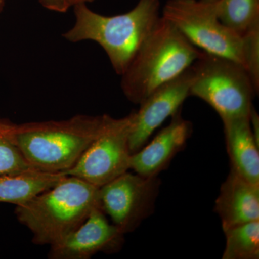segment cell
I'll list each match as a JSON object with an SVG mask.
<instances>
[{
	"mask_svg": "<svg viewBox=\"0 0 259 259\" xmlns=\"http://www.w3.org/2000/svg\"><path fill=\"white\" fill-rule=\"evenodd\" d=\"M38 2L47 9L58 13H66L70 8L66 0H38Z\"/></svg>",
	"mask_w": 259,
	"mask_h": 259,
	"instance_id": "19",
	"label": "cell"
},
{
	"mask_svg": "<svg viewBox=\"0 0 259 259\" xmlns=\"http://www.w3.org/2000/svg\"><path fill=\"white\" fill-rule=\"evenodd\" d=\"M64 176L37 170L0 175V202L20 205L54 187Z\"/></svg>",
	"mask_w": 259,
	"mask_h": 259,
	"instance_id": "14",
	"label": "cell"
},
{
	"mask_svg": "<svg viewBox=\"0 0 259 259\" xmlns=\"http://www.w3.org/2000/svg\"><path fill=\"white\" fill-rule=\"evenodd\" d=\"M245 69L255 90H259V21L242 35Z\"/></svg>",
	"mask_w": 259,
	"mask_h": 259,
	"instance_id": "18",
	"label": "cell"
},
{
	"mask_svg": "<svg viewBox=\"0 0 259 259\" xmlns=\"http://www.w3.org/2000/svg\"><path fill=\"white\" fill-rule=\"evenodd\" d=\"M214 211L221 218L223 231L259 221V186L250 183L231 168L221 185Z\"/></svg>",
	"mask_w": 259,
	"mask_h": 259,
	"instance_id": "12",
	"label": "cell"
},
{
	"mask_svg": "<svg viewBox=\"0 0 259 259\" xmlns=\"http://www.w3.org/2000/svg\"><path fill=\"white\" fill-rule=\"evenodd\" d=\"M218 3V0H168L161 17L199 50L231 59L245 67L242 37L221 23Z\"/></svg>",
	"mask_w": 259,
	"mask_h": 259,
	"instance_id": "6",
	"label": "cell"
},
{
	"mask_svg": "<svg viewBox=\"0 0 259 259\" xmlns=\"http://www.w3.org/2000/svg\"><path fill=\"white\" fill-rule=\"evenodd\" d=\"M161 183L158 177L125 172L100 187L102 209L124 234L131 233L153 214Z\"/></svg>",
	"mask_w": 259,
	"mask_h": 259,
	"instance_id": "8",
	"label": "cell"
},
{
	"mask_svg": "<svg viewBox=\"0 0 259 259\" xmlns=\"http://www.w3.org/2000/svg\"><path fill=\"white\" fill-rule=\"evenodd\" d=\"M124 234L109 222L101 207L94 209L72 233L51 245V259H89L98 253H113L124 244Z\"/></svg>",
	"mask_w": 259,
	"mask_h": 259,
	"instance_id": "10",
	"label": "cell"
},
{
	"mask_svg": "<svg viewBox=\"0 0 259 259\" xmlns=\"http://www.w3.org/2000/svg\"><path fill=\"white\" fill-rule=\"evenodd\" d=\"M134 114L119 119L110 117L100 136L64 175L101 187L128 171L132 155L129 136Z\"/></svg>",
	"mask_w": 259,
	"mask_h": 259,
	"instance_id": "7",
	"label": "cell"
},
{
	"mask_svg": "<svg viewBox=\"0 0 259 259\" xmlns=\"http://www.w3.org/2000/svg\"><path fill=\"white\" fill-rule=\"evenodd\" d=\"M74 8L75 23L64 38L71 42H96L120 76L161 16L160 0H139L127 13L114 16L95 13L85 3Z\"/></svg>",
	"mask_w": 259,
	"mask_h": 259,
	"instance_id": "2",
	"label": "cell"
},
{
	"mask_svg": "<svg viewBox=\"0 0 259 259\" xmlns=\"http://www.w3.org/2000/svg\"><path fill=\"white\" fill-rule=\"evenodd\" d=\"M201 53L161 16L121 75L124 95L140 105L155 90L188 69Z\"/></svg>",
	"mask_w": 259,
	"mask_h": 259,
	"instance_id": "4",
	"label": "cell"
},
{
	"mask_svg": "<svg viewBox=\"0 0 259 259\" xmlns=\"http://www.w3.org/2000/svg\"><path fill=\"white\" fill-rule=\"evenodd\" d=\"M3 4H4V0H0V12L3 9Z\"/></svg>",
	"mask_w": 259,
	"mask_h": 259,
	"instance_id": "22",
	"label": "cell"
},
{
	"mask_svg": "<svg viewBox=\"0 0 259 259\" xmlns=\"http://www.w3.org/2000/svg\"><path fill=\"white\" fill-rule=\"evenodd\" d=\"M192 131V122L182 117L181 109L151 143L131 155V169L140 176L158 177L185 147Z\"/></svg>",
	"mask_w": 259,
	"mask_h": 259,
	"instance_id": "11",
	"label": "cell"
},
{
	"mask_svg": "<svg viewBox=\"0 0 259 259\" xmlns=\"http://www.w3.org/2000/svg\"><path fill=\"white\" fill-rule=\"evenodd\" d=\"M193 79L192 66L175 79L163 83L140 104L129 136L131 153L144 147L153 133L168 117L181 110L186 99L190 96Z\"/></svg>",
	"mask_w": 259,
	"mask_h": 259,
	"instance_id": "9",
	"label": "cell"
},
{
	"mask_svg": "<svg viewBox=\"0 0 259 259\" xmlns=\"http://www.w3.org/2000/svg\"><path fill=\"white\" fill-rule=\"evenodd\" d=\"M217 13L221 23L242 37L259 21V0H218Z\"/></svg>",
	"mask_w": 259,
	"mask_h": 259,
	"instance_id": "16",
	"label": "cell"
},
{
	"mask_svg": "<svg viewBox=\"0 0 259 259\" xmlns=\"http://www.w3.org/2000/svg\"><path fill=\"white\" fill-rule=\"evenodd\" d=\"M192 69L190 96L207 102L222 120L249 115L258 93L244 66L202 51Z\"/></svg>",
	"mask_w": 259,
	"mask_h": 259,
	"instance_id": "5",
	"label": "cell"
},
{
	"mask_svg": "<svg viewBox=\"0 0 259 259\" xmlns=\"http://www.w3.org/2000/svg\"><path fill=\"white\" fill-rule=\"evenodd\" d=\"M97 207H101L100 187L65 175L54 187L16 206L15 214L31 232L34 244L51 246L77 229Z\"/></svg>",
	"mask_w": 259,
	"mask_h": 259,
	"instance_id": "3",
	"label": "cell"
},
{
	"mask_svg": "<svg viewBox=\"0 0 259 259\" xmlns=\"http://www.w3.org/2000/svg\"><path fill=\"white\" fill-rule=\"evenodd\" d=\"M248 118H249L252 133H253L255 141L259 144V116L258 112H256L253 106L250 109Z\"/></svg>",
	"mask_w": 259,
	"mask_h": 259,
	"instance_id": "20",
	"label": "cell"
},
{
	"mask_svg": "<svg viewBox=\"0 0 259 259\" xmlns=\"http://www.w3.org/2000/svg\"><path fill=\"white\" fill-rule=\"evenodd\" d=\"M94 1H95V0H66V2L69 3L70 7L74 6V5L78 4H81V3L87 4V3H93Z\"/></svg>",
	"mask_w": 259,
	"mask_h": 259,
	"instance_id": "21",
	"label": "cell"
},
{
	"mask_svg": "<svg viewBox=\"0 0 259 259\" xmlns=\"http://www.w3.org/2000/svg\"><path fill=\"white\" fill-rule=\"evenodd\" d=\"M110 117L79 115L65 120L12 124V137L35 169L64 174L100 136Z\"/></svg>",
	"mask_w": 259,
	"mask_h": 259,
	"instance_id": "1",
	"label": "cell"
},
{
	"mask_svg": "<svg viewBox=\"0 0 259 259\" xmlns=\"http://www.w3.org/2000/svg\"><path fill=\"white\" fill-rule=\"evenodd\" d=\"M226 248L223 259H258L259 221L224 231Z\"/></svg>",
	"mask_w": 259,
	"mask_h": 259,
	"instance_id": "15",
	"label": "cell"
},
{
	"mask_svg": "<svg viewBox=\"0 0 259 259\" xmlns=\"http://www.w3.org/2000/svg\"><path fill=\"white\" fill-rule=\"evenodd\" d=\"M222 121L231 168L259 186V144L250 128L248 115Z\"/></svg>",
	"mask_w": 259,
	"mask_h": 259,
	"instance_id": "13",
	"label": "cell"
},
{
	"mask_svg": "<svg viewBox=\"0 0 259 259\" xmlns=\"http://www.w3.org/2000/svg\"><path fill=\"white\" fill-rule=\"evenodd\" d=\"M11 125L6 122L0 125V175L36 170L26 161L15 144Z\"/></svg>",
	"mask_w": 259,
	"mask_h": 259,
	"instance_id": "17",
	"label": "cell"
},
{
	"mask_svg": "<svg viewBox=\"0 0 259 259\" xmlns=\"http://www.w3.org/2000/svg\"><path fill=\"white\" fill-rule=\"evenodd\" d=\"M3 121H2L1 120H0V125H1L2 123H3Z\"/></svg>",
	"mask_w": 259,
	"mask_h": 259,
	"instance_id": "23",
	"label": "cell"
}]
</instances>
